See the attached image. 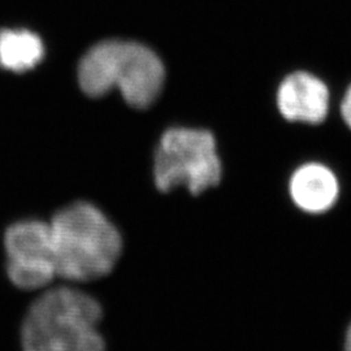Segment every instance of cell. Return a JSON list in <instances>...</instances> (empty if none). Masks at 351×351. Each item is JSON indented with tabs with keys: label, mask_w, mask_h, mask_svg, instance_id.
<instances>
[{
	"label": "cell",
	"mask_w": 351,
	"mask_h": 351,
	"mask_svg": "<svg viewBox=\"0 0 351 351\" xmlns=\"http://www.w3.org/2000/svg\"><path fill=\"white\" fill-rule=\"evenodd\" d=\"M3 247L7 263L55 268L50 223L37 219L14 221L3 234Z\"/></svg>",
	"instance_id": "obj_7"
},
{
	"label": "cell",
	"mask_w": 351,
	"mask_h": 351,
	"mask_svg": "<svg viewBox=\"0 0 351 351\" xmlns=\"http://www.w3.org/2000/svg\"><path fill=\"white\" fill-rule=\"evenodd\" d=\"M45 56V45L36 33L26 29L0 30V66L14 73L36 68Z\"/></svg>",
	"instance_id": "obj_8"
},
{
	"label": "cell",
	"mask_w": 351,
	"mask_h": 351,
	"mask_svg": "<svg viewBox=\"0 0 351 351\" xmlns=\"http://www.w3.org/2000/svg\"><path fill=\"white\" fill-rule=\"evenodd\" d=\"M56 276L86 282L112 272L123 237L112 221L88 202L63 207L50 221Z\"/></svg>",
	"instance_id": "obj_1"
},
{
	"label": "cell",
	"mask_w": 351,
	"mask_h": 351,
	"mask_svg": "<svg viewBox=\"0 0 351 351\" xmlns=\"http://www.w3.org/2000/svg\"><path fill=\"white\" fill-rule=\"evenodd\" d=\"M277 107L288 121L317 125L329 113V88L313 73L294 72L284 78L277 90Z\"/></svg>",
	"instance_id": "obj_5"
},
{
	"label": "cell",
	"mask_w": 351,
	"mask_h": 351,
	"mask_svg": "<svg viewBox=\"0 0 351 351\" xmlns=\"http://www.w3.org/2000/svg\"><path fill=\"white\" fill-rule=\"evenodd\" d=\"M99 302L78 289H49L27 308L20 341L23 351H106L98 330Z\"/></svg>",
	"instance_id": "obj_2"
},
{
	"label": "cell",
	"mask_w": 351,
	"mask_h": 351,
	"mask_svg": "<svg viewBox=\"0 0 351 351\" xmlns=\"http://www.w3.org/2000/svg\"><path fill=\"white\" fill-rule=\"evenodd\" d=\"M341 116L343 123L351 130V85L346 90L342 101H341Z\"/></svg>",
	"instance_id": "obj_9"
},
{
	"label": "cell",
	"mask_w": 351,
	"mask_h": 351,
	"mask_svg": "<svg viewBox=\"0 0 351 351\" xmlns=\"http://www.w3.org/2000/svg\"><path fill=\"white\" fill-rule=\"evenodd\" d=\"M343 351H351V322L346 329L345 342H343Z\"/></svg>",
	"instance_id": "obj_10"
},
{
	"label": "cell",
	"mask_w": 351,
	"mask_h": 351,
	"mask_svg": "<svg viewBox=\"0 0 351 351\" xmlns=\"http://www.w3.org/2000/svg\"><path fill=\"white\" fill-rule=\"evenodd\" d=\"M223 167L213 134L201 129L172 128L154 158V181L163 193L185 186L194 195L220 184Z\"/></svg>",
	"instance_id": "obj_4"
},
{
	"label": "cell",
	"mask_w": 351,
	"mask_h": 351,
	"mask_svg": "<svg viewBox=\"0 0 351 351\" xmlns=\"http://www.w3.org/2000/svg\"><path fill=\"white\" fill-rule=\"evenodd\" d=\"M289 195L303 213H328L339 201V178L326 164H302L289 180Z\"/></svg>",
	"instance_id": "obj_6"
},
{
	"label": "cell",
	"mask_w": 351,
	"mask_h": 351,
	"mask_svg": "<svg viewBox=\"0 0 351 351\" xmlns=\"http://www.w3.org/2000/svg\"><path fill=\"white\" fill-rule=\"evenodd\" d=\"M165 71L149 47L129 40H104L86 52L78 65V82L88 97L119 88L128 104L146 108L163 88Z\"/></svg>",
	"instance_id": "obj_3"
}]
</instances>
